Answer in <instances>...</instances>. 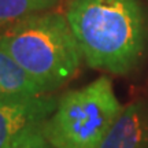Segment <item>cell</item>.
Listing matches in <instances>:
<instances>
[{
    "instance_id": "obj_1",
    "label": "cell",
    "mask_w": 148,
    "mask_h": 148,
    "mask_svg": "<svg viewBox=\"0 0 148 148\" xmlns=\"http://www.w3.org/2000/svg\"><path fill=\"white\" fill-rule=\"evenodd\" d=\"M64 15L89 67L127 74L141 60L147 25L140 0H69Z\"/></svg>"
},
{
    "instance_id": "obj_2",
    "label": "cell",
    "mask_w": 148,
    "mask_h": 148,
    "mask_svg": "<svg viewBox=\"0 0 148 148\" xmlns=\"http://www.w3.org/2000/svg\"><path fill=\"white\" fill-rule=\"evenodd\" d=\"M0 48L45 93L74 78L84 60L66 15L49 10L33 14L1 32Z\"/></svg>"
},
{
    "instance_id": "obj_3",
    "label": "cell",
    "mask_w": 148,
    "mask_h": 148,
    "mask_svg": "<svg viewBox=\"0 0 148 148\" xmlns=\"http://www.w3.org/2000/svg\"><path fill=\"white\" fill-rule=\"evenodd\" d=\"M121 110L110 77L101 75L58 99L42 136L52 148H99Z\"/></svg>"
},
{
    "instance_id": "obj_4",
    "label": "cell",
    "mask_w": 148,
    "mask_h": 148,
    "mask_svg": "<svg viewBox=\"0 0 148 148\" xmlns=\"http://www.w3.org/2000/svg\"><path fill=\"white\" fill-rule=\"evenodd\" d=\"M58 104L49 93L0 97V148H21L42 132V126Z\"/></svg>"
},
{
    "instance_id": "obj_5",
    "label": "cell",
    "mask_w": 148,
    "mask_h": 148,
    "mask_svg": "<svg viewBox=\"0 0 148 148\" xmlns=\"http://www.w3.org/2000/svg\"><path fill=\"white\" fill-rule=\"evenodd\" d=\"M99 148H148V101L140 99L122 107Z\"/></svg>"
},
{
    "instance_id": "obj_6",
    "label": "cell",
    "mask_w": 148,
    "mask_h": 148,
    "mask_svg": "<svg viewBox=\"0 0 148 148\" xmlns=\"http://www.w3.org/2000/svg\"><path fill=\"white\" fill-rule=\"evenodd\" d=\"M45 93L41 86L0 48V97L37 96Z\"/></svg>"
},
{
    "instance_id": "obj_7",
    "label": "cell",
    "mask_w": 148,
    "mask_h": 148,
    "mask_svg": "<svg viewBox=\"0 0 148 148\" xmlns=\"http://www.w3.org/2000/svg\"><path fill=\"white\" fill-rule=\"evenodd\" d=\"M59 0H0V33L27 16L51 10Z\"/></svg>"
},
{
    "instance_id": "obj_8",
    "label": "cell",
    "mask_w": 148,
    "mask_h": 148,
    "mask_svg": "<svg viewBox=\"0 0 148 148\" xmlns=\"http://www.w3.org/2000/svg\"><path fill=\"white\" fill-rule=\"evenodd\" d=\"M21 148H52L49 144H48V141L44 138V136H42V132L37 133V134H34L27 143H25L23 145H22Z\"/></svg>"
}]
</instances>
